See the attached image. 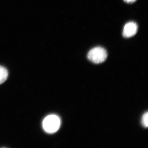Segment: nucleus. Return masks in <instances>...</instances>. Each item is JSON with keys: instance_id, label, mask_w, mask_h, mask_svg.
Masks as SVG:
<instances>
[{"instance_id": "obj_3", "label": "nucleus", "mask_w": 148, "mask_h": 148, "mask_svg": "<svg viewBox=\"0 0 148 148\" xmlns=\"http://www.w3.org/2000/svg\"><path fill=\"white\" fill-rule=\"evenodd\" d=\"M138 26L134 22H128L125 25L123 32V36L125 38L133 36L138 32Z\"/></svg>"}, {"instance_id": "obj_6", "label": "nucleus", "mask_w": 148, "mask_h": 148, "mask_svg": "<svg viewBox=\"0 0 148 148\" xmlns=\"http://www.w3.org/2000/svg\"><path fill=\"white\" fill-rule=\"evenodd\" d=\"M124 1L126 3H134L136 1V0H124Z\"/></svg>"}, {"instance_id": "obj_4", "label": "nucleus", "mask_w": 148, "mask_h": 148, "mask_svg": "<svg viewBox=\"0 0 148 148\" xmlns=\"http://www.w3.org/2000/svg\"><path fill=\"white\" fill-rule=\"evenodd\" d=\"M8 73L5 67L0 66V84L4 82L8 77Z\"/></svg>"}, {"instance_id": "obj_1", "label": "nucleus", "mask_w": 148, "mask_h": 148, "mask_svg": "<svg viewBox=\"0 0 148 148\" xmlns=\"http://www.w3.org/2000/svg\"><path fill=\"white\" fill-rule=\"evenodd\" d=\"M61 125L60 118L56 115L51 114L46 117L42 122V127L45 131L48 133L57 132Z\"/></svg>"}, {"instance_id": "obj_2", "label": "nucleus", "mask_w": 148, "mask_h": 148, "mask_svg": "<svg viewBox=\"0 0 148 148\" xmlns=\"http://www.w3.org/2000/svg\"><path fill=\"white\" fill-rule=\"evenodd\" d=\"M108 57L106 49L101 47H97L91 49L88 53L87 57L89 61L95 64L104 62Z\"/></svg>"}, {"instance_id": "obj_5", "label": "nucleus", "mask_w": 148, "mask_h": 148, "mask_svg": "<svg viewBox=\"0 0 148 148\" xmlns=\"http://www.w3.org/2000/svg\"><path fill=\"white\" fill-rule=\"evenodd\" d=\"M142 124L143 126L145 127H147L148 126V112L145 113L143 115L142 117Z\"/></svg>"}]
</instances>
